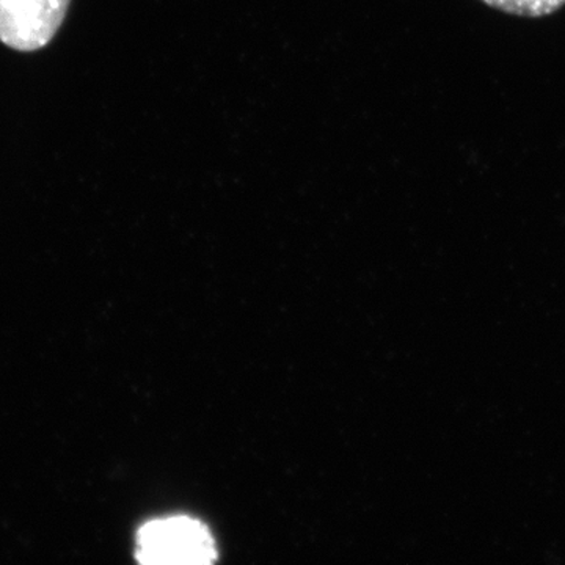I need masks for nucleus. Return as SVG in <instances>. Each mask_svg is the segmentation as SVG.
<instances>
[{"mask_svg": "<svg viewBox=\"0 0 565 565\" xmlns=\"http://www.w3.org/2000/svg\"><path fill=\"white\" fill-rule=\"evenodd\" d=\"M70 0H0V41L17 51H39L61 28Z\"/></svg>", "mask_w": 565, "mask_h": 565, "instance_id": "obj_2", "label": "nucleus"}, {"mask_svg": "<svg viewBox=\"0 0 565 565\" xmlns=\"http://www.w3.org/2000/svg\"><path fill=\"white\" fill-rule=\"evenodd\" d=\"M136 556L141 564L202 565L214 563L217 548L210 531L199 520L170 516L140 527Z\"/></svg>", "mask_w": 565, "mask_h": 565, "instance_id": "obj_1", "label": "nucleus"}, {"mask_svg": "<svg viewBox=\"0 0 565 565\" xmlns=\"http://www.w3.org/2000/svg\"><path fill=\"white\" fill-rule=\"evenodd\" d=\"M484 6L520 18H545L565 7V0H479Z\"/></svg>", "mask_w": 565, "mask_h": 565, "instance_id": "obj_3", "label": "nucleus"}]
</instances>
